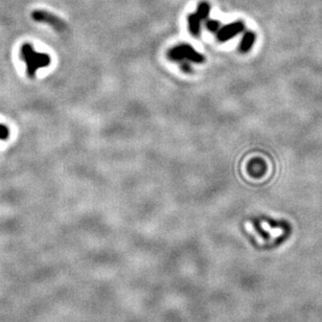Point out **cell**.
Wrapping results in <instances>:
<instances>
[{"mask_svg":"<svg viewBox=\"0 0 322 322\" xmlns=\"http://www.w3.org/2000/svg\"><path fill=\"white\" fill-rule=\"evenodd\" d=\"M20 58L27 64V75L30 79L36 77L37 71L40 68L50 66L51 64L50 55L36 52L29 43H26L21 46Z\"/></svg>","mask_w":322,"mask_h":322,"instance_id":"6da1fadb","label":"cell"},{"mask_svg":"<svg viewBox=\"0 0 322 322\" xmlns=\"http://www.w3.org/2000/svg\"><path fill=\"white\" fill-rule=\"evenodd\" d=\"M167 58L175 62H184L183 64H185L187 61L197 64H201L205 61L204 55L199 54L194 47L188 44H179L171 48L167 52Z\"/></svg>","mask_w":322,"mask_h":322,"instance_id":"7a4b0ae2","label":"cell"},{"mask_svg":"<svg viewBox=\"0 0 322 322\" xmlns=\"http://www.w3.org/2000/svg\"><path fill=\"white\" fill-rule=\"evenodd\" d=\"M209 12H211V5H209V3L206 1H202L199 4L197 12L188 16V20L189 31L194 37L199 36L200 28H201V21L205 20L208 17Z\"/></svg>","mask_w":322,"mask_h":322,"instance_id":"3957f363","label":"cell"},{"mask_svg":"<svg viewBox=\"0 0 322 322\" xmlns=\"http://www.w3.org/2000/svg\"><path fill=\"white\" fill-rule=\"evenodd\" d=\"M31 18H33L37 22L46 23L50 24L52 27H54L55 30L63 31L66 29V23L64 22L58 16H55L50 12H46L43 10H37L34 11L31 14Z\"/></svg>","mask_w":322,"mask_h":322,"instance_id":"277c9868","label":"cell"},{"mask_svg":"<svg viewBox=\"0 0 322 322\" xmlns=\"http://www.w3.org/2000/svg\"><path fill=\"white\" fill-rule=\"evenodd\" d=\"M244 29H245V24L242 21L227 24V26L221 27L219 30L216 31V39H218L220 42H226L228 40L242 33Z\"/></svg>","mask_w":322,"mask_h":322,"instance_id":"5b68a950","label":"cell"},{"mask_svg":"<svg viewBox=\"0 0 322 322\" xmlns=\"http://www.w3.org/2000/svg\"><path fill=\"white\" fill-rule=\"evenodd\" d=\"M255 33H253V31H246L241 41L240 51L242 53H248L250 51L255 42Z\"/></svg>","mask_w":322,"mask_h":322,"instance_id":"8992f818","label":"cell"},{"mask_svg":"<svg viewBox=\"0 0 322 322\" xmlns=\"http://www.w3.org/2000/svg\"><path fill=\"white\" fill-rule=\"evenodd\" d=\"M221 27V23L216 20H211L206 23V28L211 31V33H216Z\"/></svg>","mask_w":322,"mask_h":322,"instance_id":"52a82bcc","label":"cell"},{"mask_svg":"<svg viewBox=\"0 0 322 322\" xmlns=\"http://www.w3.org/2000/svg\"><path fill=\"white\" fill-rule=\"evenodd\" d=\"M10 130L5 125L0 124V140H5L9 138Z\"/></svg>","mask_w":322,"mask_h":322,"instance_id":"ba28073f","label":"cell"}]
</instances>
